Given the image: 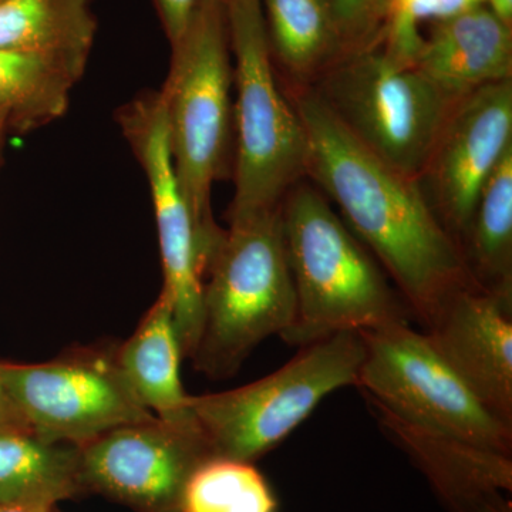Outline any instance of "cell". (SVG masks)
Listing matches in <instances>:
<instances>
[{"mask_svg": "<svg viewBox=\"0 0 512 512\" xmlns=\"http://www.w3.org/2000/svg\"><path fill=\"white\" fill-rule=\"evenodd\" d=\"M308 138L306 177L393 282L412 318L429 328L454 296L478 288L457 242L419 180L394 170L350 136L311 87L289 94Z\"/></svg>", "mask_w": 512, "mask_h": 512, "instance_id": "cell-1", "label": "cell"}, {"mask_svg": "<svg viewBox=\"0 0 512 512\" xmlns=\"http://www.w3.org/2000/svg\"><path fill=\"white\" fill-rule=\"evenodd\" d=\"M281 221L296 298L295 322L282 338L288 345L412 322L389 276L319 188L293 185Z\"/></svg>", "mask_w": 512, "mask_h": 512, "instance_id": "cell-2", "label": "cell"}, {"mask_svg": "<svg viewBox=\"0 0 512 512\" xmlns=\"http://www.w3.org/2000/svg\"><path fill=\"white\" fill-rule=\"evenodd\" d=\"M228 224L205 272L200 338L190 357L214 380L234 376L259 343L284 338L296 318L281 205Z\"/></svg>", "mask_w": 512, "mask_h": 512, "instance_id": "cell-3", "label": "cell"}, {"mask_svg": "<svg viewBox=\"0 0 512 512\" xmlns=\"http://www.w3.org/2000/svg\"><path fill=\"white\" fill-rule=\"evenodd\" d=\"M163 99L175 175L202 239L214 251L224 234L212 214L214 184L228 171L234 131V67L224 0H200L171 45Z\"/></svg>", "mask_w": 512, "mask_h": 512, "instance_id": "cell-4", "label": "cell"}, {"mask_svg": "<svg viewBox=\"0 0 512 512\" xmlns=\"http://www.w3.org/2000/svg\"><path fill=\"white\" fill-rule=\"evenodd\" d=\"M234 56V198L227 220L279 208L306 178L308 138L276 77L261 0H224Z\"/></svg>", "mask_w": 512, "mask_h": 512, "instance_id": "cell-5", "label": "cell"}, {"mask_svg": "<svg viewBox=\"0 0 512 512\" xmlns=\"http://www.w3.org/2000/svg\"><path fill=\"white\" fill-rule=\"evenodd\" d=\"M308 87L350 136L413 180L460 100L390 55L379 36L340 56Z\"/></svg>", "mask_w": 512, "mask_h": 512, "instance_id": "cell-6", "label": "cell"}, {"mask_svg": "<svg viewBox=\"0 0 512 512\" xmlns=\"http://www.w3.org/2000/svg\"><path fill=\"white\" fill-rule=\"evenodd\" d=\"M365 359L359 332L311 345L271 375L228 392L190 396V409L212 457L252 461L291 436L325 397L355 386Z\"/></svg>", "mask_w": 512, "mask_h": 512, "instance_id": "cell-7", "label": "cell"}, {"mask_svg": "<svg viewBox=\"0 0 512 512\" xmlns=\"http://www.w3.org/2000/svg\"><path fill=\"white\" fill-rule=\"evenodd\" d=\"M365 359L356 387L412 426L511 456L512 426L498 419L409 322L360 332Z\"/></svg>", "mask_w": 512, "mask_h": 512, "instance_id": "cell-8", "label": "cell"}, {"mask_svg": "<svg viewBox=\"0 0 512 512\" xmlns=\"http://www.w3.org/2000/svg\"><path fill=\"white\" fill-rule=\"evenodd\" d=\"M0 383L30 431L47 443L84 446L128 424L157 419L137 399L117 348H83L39 365L0 363Z\"/></svg>", "mask_w": 512, "mask_h": 512, "instance_id": "cell-9", "label": "cell"}, {"mask_svg": "<svg viewBox=\"0 0 512 512\" xmlns=\"http://www.w3.org/2000/svg\"><path fill=\"white\" fill-rule=\"evenodd\" d=\"M117 119L150 185L163 291L173 306L183 356L191 357L200 338L202 291L212 249L202 239L175 175L160 92L141 94L121 107Z\"/></svg>", "mask_w": 512, "mask_h": 512, "instance_id": "cell-10", "label": "cell"}, {"mask_svg": "<svg viewBox=\"0 0 512 512\" xmlns=\"http://www.w3.org/2000/svg\"><path fill=\"white\" fill-rule=\"evenodd\" d=\"M80 483L141 512H180L184 488L212 457L197 420L128 424L79 447Z\"/></svg>", "mask_w": 512, "mask_h": 512, "instance_id": "cell-11", "label": "cell"}, {"mask_svg": "<svg viewBox=\"0 0 512 512\" xmlns=\"http://www.w3.org/2000/svg\"><path fill=\"white\" fill-rule=\"evenodd\" d=\"M511 148L512 79L480 87L457 101L419 183L460 249L481 190Z\"/></svg>", "mask_w": 512, "mask_h": 512, "instance_id": "cell-12", "label": "cell"}, {"mask_svg": "<svg viewBox=\"0 0 512 512\" xmlns=\"http://www.w3.org/2000/svg\"><path fill=\"white\" fill-rule=\"evenodd\" d=\"M423 332L474 396L512 426V306L467 289Z\"/></svg>", "mask_w": 512, "mask_h": 512, "instance_id": "cell-13", "label": "cell"}, {"mask_svg": "<svg viewBox=\"0 0 512 512\" xmlns=\"http://www.w3.org/2000/svg\"><path fill=\"white\" fill-rule=\"evenodd\" d=\"M384 436L409 454L453 512H511V456L412 426L370 402Z\"/></svg>", "mask_w": 512, "mask_h": 512, "instance_id": "cell-14", "label": "cell"}, {"mask_svg": "<svg viewBox=\"0 0 512 512\" xmlns=\"http://www.w3.org/2000/svg\"><path fill=\"white\" fill-rule=\"evenodd\" d=\"M413 66L454 99L512 79L511 25L484 3L431 23Z\"/></svg>", "mask_w": 512, "mask_h": 512, "instance_id": "cell-15", "label": "cell"}, {"mask_svg": "<svg viewBox=\"0 0 512 512\" xmlns=\"http://www.w3.org/2000/svg\"><path fill=\"white\" fill-rule=\"evenodd\" d=\"M183 357L173 306L161 289L136 332L117 348V360L137 399L167 423H195L190 394L185 393L181 383Z\"/></svg>", "mask_w": 512, "mask_h": 512, "instance_id": "cell-16", "label": "cell"}, {"mask_svg": "<svg viewBox=\"0 0 512 512\" xmlns=\"http://www.w3.org/2000/svg\"><path fill=\"white\" fill-rule=\"evenodd\" d=\"M272 59L292 87L311 86L345 55L332 0H261Z\"/></svg>", "mask_w": 512, "mask_h": 512, "instance_id": "cell-17", "label": "cell"}, {"mask_svg": "<svg viewBox=\"0 0 512 512\" xmlns=\"http://www.w3.org/2000/svg\"><path fill=\"white\" fill-rule=\"evenodd\" d=\"M96 29L90 0H0V50L86 67Z\"/></svg>", "mask_w": 512, "mask_h": 512, "instance_id": "cell-18", "label": "cell"}, {"mask_svg": "<svg viewBox=\"0 0 512 512\" xmlns=\"http://www.w3.org/2000/svg\"><path fill=\"white\" fill-rule=\"evenodd\" d=\"M461 254L478 288L512 306V148L481 190Z\"/></svg>", "mask_w": 512, "mask_h": 512, "instance_id": "cell-19", "label": "cell"}, {"mask_svg": "<svg viewBox=\"0 0 512 512\" xmlns=\"http://www.w3.org/2000/svg\"><path fill=\"white\" fill-rule=\"evenodd\" d=\"M84 69L55 57L0 50V111L8 113L9 126L29 131L60 119Z\"/></svg>", "mask_w": 512, "mask_h": 512, "instance_id": "cell-20", "label": "cell"}, {"mask_svg": "<svg viewBox=\"0 0 512 512\" xmlns=\"http://www.w3.org/2000/svg\"><path fill=\"white\" fill-rule=\"evenodd\" d=\"M79 447L47 443L33 433L0 431V504H56L83 490Z\"/></svg>", "mask_w": 512, "mask_h": 512, "instance_id": "cell-21", "label": "cell"}, {"mask_svg": "<svg viewBox=\"0 0 512 512\" xmlns=\"http://www.w3.org/2000/svg\"><path fill=\"white\" fill-rule=\"evenodd\" d=\"M264 476L248 461L214 457L192 473L180 512H276Z\"/></svg>", "mask_w": 512, "mask_h": 512, "instance_id": "cell-22", "label": "cell"}, {"mask_svg": "<svg viewBox=\"0 0 512 512\" xmlns=\"http://www.w3.org/2000/svg\"><path fill=\"white\" fill-rule=\"evenodd\" d=\"M484 3L487 0H390L380 42L390 55L413 64L423 43L421 23L454 18Z\"/></svg>", "mask_w": 512, "mask_h": 512, "instance_id": "cell-23", "label": "cell"}, {"mask_svg": "<svg viewBox=\"0 0 512 512\" xmlns=\"http://www.w3.org/2000/svg\"><path fill=\"white\" fill-rule=\"evenodd\" d=\"M346 52L369 45L379 36L390 0H332Z\"/></svg>", "mask_w": 512, "mask_h": 512, "instance_id": "cell-24", "label": "cell"}, {"mask_svg": "<svg viewBox=\"0 0 512 512\" xmlns=\"http://www.w3.org/2000/svg\"><path fill=\"white\" fill-rule=\"evenodd\" d=\"M170 45L184 35L200 0H153Z\"/></svg>", "mask_w": 512, "mask_h": 512, "instance_id": "cell-25", "label": "cell"}, {"mask_svg": "<svg viewBox=\"0 0 512 512\" xmlns=\"http://www.w3.org/2000/svg\"><path fill=\"white\" fill-rule=\"evenodd\" d=\"M0 431H25V433H32L22 414L10 402L8 393L3 389L2 383H0Z\"/></svg>", "mask_w": 512, "mask_h": 512, "instance_id": "cell-26", "label": "cell"}, {"mask_svg": "<svg viewBox=\"0 0 512 512\" xmlns=\"http://www.w3.org/2000/svg\"><path fill=\"white\" fill-rule=\"evenodd\" d=\"M53 505L47 501H16L0 504V512H52Z\"/></svg>", "mask_w": 512, "mask_h": 512, "instance_id": "cell-27", "label": "cell"}, {"mask_svg": "<svg viewBox=\"0 0 512 512\" xmlns=\"http://www.w3.org/2000/svg\"><path fill=\"white\" fill-rule=\"evenodd\" d=\"M487 5L493 9L498 18L511 25L512 22V0H487Z\"/></svg>", "mask_w": 512, "mask_h": 512, "instance_id": "cell-28", "label": "cell"}, {"mask_svg": "<svg viewBox=\"0 0 512 512\" xmlns=\"http://www.w3.org/2000/svg\"><path fill=\"white\" fill-rule=\"evenodd\" d=\"M9 116L6 111H0V147H2L3 137H5L6 130L9 128Z\"/></svg>", "mask_w": 512, "mask_h": 512, "instance_id": "cell-29", "label": "cell"}]
</instances>
